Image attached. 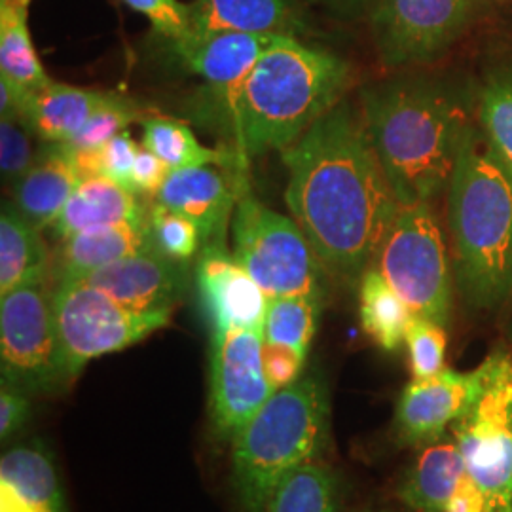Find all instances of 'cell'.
<instances>
[{
  "label": "cell",
  "mask_w": 512,
  "mask_h": 512,
  "mask_svg": "<svg viewBox=\"0 0 512 512\" xmlns=\"http://www.w3.org/2000/svg\"><path fill=\"white\" fill-rule=\"evenodd\" d=\"M467 473L456 440L421 448L399 488V499L416 512H446L459 480Z\"/></svg>",
  "instance_id": "obj_25"
},
{
  "label": "cell",
  "mask_w": 512,
  "mask_h": 512,
  "mask_svg": "<svg viewBox=\"0 0 512 512\" xmlns=\"http://www.w3.org/2000/svg\"><path fill=\"white\" fill-rule=\"evenodd\" d=\"M190 33H245L294 37L306 33L294 0H194L188 4Z\"/></svg>",
  "instance_id": "obj_18"
},
{
  "label": "cell",
  "mask_w": 512,
  "mask_h": 512,
  "mask_svg": "<svg viewBox=\"0 0 512 512\" xmlns=\"http://www.w3.org/2000/svg\"><path fill=\"white\" fill-rule=\"evenodd\" d=\"M448 220L461 294L478 310L512 293V173L484 131L469 128L448 184Z\"/></svg>",
  "instance_id": "obj_4"
},
{
  "label": "cell",
  "mask_w": 512,
  "mask_h": 512,
  "mask_svg": "<svg viewBox=\"0 0 512 512\" xmlns=\"http://www.w3.org/2000/svg\"><path fill=\"white\" fill-rule=\"evenodd\" d=\"M480 122L497 158L512 173V71L488 80L480 97Z\"/></svg>",
  "instance_id": "obj_31"
},
{
  "label": "cell",
  "mask_w": 512,
  "mask_h": 512,
  "mask_svg": "<svg viewBox=\"0 0 512 512\" xmlns=\"http://www.w3.org/2000/svg\"><path fill=\"white\" fill-rule=\"evenodd\" d=\"M323 296L291 294L268 298L264 315V342L298 349L308 355L313 336L319 327Z\"/></svg>",
  "instance_id": "obj_30"
},
{
  "label": "cell",
  "mask_w": 512,
  "mask_h": 512,
  "mask_svg": "<svg viewBox=\"0 0 512 512\" xmlns=\"http://www.w3.org/2000/svg\"><path fill=\"white\" fill-rule=\"evenodd\" d=\"M0 78L27 95L46 88V74L27 27V12L0 4Z\"/></svg>",
  "instance_id": "obj_27"
},
{
  "label": "cell",
  "mask_w": 512,
  "mask_h": 512,
  "mask_svg": "<svg viewBox=\"0 0 512 512\" xmlns=\"http://www.w3.org/2000/svg\"><path fill=\"white\" fill-rule=\"evenodd\" d=\"M260 329L213 332L209 406L217 435L234 439L239 429L274 395L264 361Z\"/></svg>",
  "instance_id": "obj_12"
},
{
  "label": "cell",
  "mask_w": 512,
  "mask_h": 512,
  "mask_svg": "<svg viewBox=\"0 0 512 512\" xmlns=\"http://www.w3.org/2000/svg\"><path fill=\"white\" fill-rule=\"evenodd\" d=\"M446 512H490L482 490L467 473L459 480L458 488L452 495Z\"/></svg>",
  "instance_id": "obj_40"
},
{
  "label": "cell",
  "mask_w": 512,
  "mask_h": 512,
  "mask_svg": "<svg viewBox=\"0 0 512 512\" xmlns=\"http://www.w3.org/2000/svg\"><path fill=\"white\" fill-rule=\"evenodd\" d=\"M310 2L338 10V12H349V10H357L359 6H363L366 0H310Z\"/></svg>",
  "instance_id": "obj_41"
},
{
  "label": "cell",
  "mask_w": 512,
  "mask_h": 512,
  "mask_svg": "<svg viewBox=\"0 0 512 512\" xmlns=\"http://www.w3.org/2000/svg\"><path fill=\"white\" fill-rule=\"evenodd\" d=\"M145 220L148 213L135 192L107 177H86L78 183L50 230L61 241L95 226Z\"/></svg>",
  "instance_id": "obj_22"
},
{
  "label": "cell",
  "mask_w": 512,
  "mask_h": 512,
  "mask_svg": "<svg viewBox=\"0 0 512 512\" xmlns=\"http://www.w3.org/2000/svg\"><path fill=\"white\" fill-rule=\"evenodd\" d=\"M156 251L145 222L95 226L61 239L54 251L52 281L88 274L116 260Z\"/></svg>",
  "instance_id": "obj_20"
},
{
  "label": "cell",
  "mask_w": 512,
  "mask_h": 512,
  "mask_svg": "<svg viewBox=\"0 0 512 512\" xmlns=\"http://www.w3.org/2000/svg\"><path fill=\"white\" fill-rule=\"evenodd\" d=\"M169 175L167 165L148 148H139L133 167V192L139 194H158Z\"/></svg>",
  "instance_id": "obj_39"
},
{
  "label": "cell",
  "mask_w": 512,
  "mask_h": 512,
  "mask_svg": "<svg viewBox=\"0 0 512 512\" xmlns=\"http://www.w3.org/2000/svg\"><path fill=\"white\" fill-rule=\"evenodd\" d=\"M2 382L27 395H55L69 387L57 334L52 281L0 294Z\"/></svg>",
  "instance_id": "obj_10"
},
{
  "label": "cell",
  "mask_w": 512,
  "mask_h": 512,
  "mask_svg": "<svg viewBox=\"0 0 512 512\" xmlns=\"http://www.w3.org/2000/svg\"><path fill=\"white\" fill-rule=\"evenodd\" d=\"M148 230L156 251L184 264L198 255L203 245L200 230L192 220L160 203L148 211Z\"/></svg>",
  "instance_id": "obj_33"
},
{
  "label": "cell",
  "mask_w": 512,
  "mask_h": 512,
  "mask_svg": "<svg viewBox=\"0 0 512 512\" xmlns=\"http://www.w3.org/2000/svg\"><path fill=\"white\" fill-rule=\"evenodd\" d=\"M196 285L213 332L264 327L268 296L226 245L202 247Z\"/></svg>",
  "instance_id": "obj_13"
},
{
  "label": "cell",
  "mask_w": 512,
  "mask_h": 512,
  "mask_svg": "<svg viewBox=\"0 0 512 512\" xmlns=\"http://www.w3.org/2000/svg\"><path fill=\"white\" fill-rule=\"evenodd\" d=\"M82 181L67 150L46 143L29 171L12 186V202L40 232L50 228Z\"/></svg>",
  "instance_id": "obj_21"
},
{
  "label": "cell",
  "mask_w": 512,
  "mask_h": 512,
  "mask_svg": "<svg viewBox=\"0 0 512 512\" xmlns=\"http://www.w3.org/2000/svg\"><path fill=\"white\" fill-rule=\"evenodd\" d=\"M484 0H380L372 29L385 65L433 59L475 21Z\"/></svg>",
  "instance_id": "obj_11"
},
{
  "label": "cell",
  "mask_w": 512,
  "mask_h": 512,
  "mask_svg": "<svg viewBox=\"0 0 512 512\" xmlns=\"http://www.w3.org/2000/svg\"><path fill=\"white\" fill-rule=\"evenodd\" d=\"M414 380L433 378L444 370L446 330L439 323L414 315L404 338Z\"/></svg>",
  "instance_id": "obj_34"
},
{
  "label": "cell",
  "mask_w": 512,
  "mask_h": 512,
  "mask_svg": "<svg viewBox=\"0 0 512 512\" xmlns=\"http://www.w3.org/2000/svg\"><path fill=\"white\" fill-rule=\"evenodd\" d=\"M349 65L338 55L275 37L258 57L228 107L226 120L241 160L270 150H285L334 109L346 92Z\"/></svg>",
  "instance_id": "obj_2"
},
{
  "label": "cell",
  "mask_w": 512,
  "mask_h": 512,
  "mask_svg": "<svg viewBox=\"0 0 512 512\" xmlns=\"http://www.w3.org/2000/svg\"><path fill=\"white\" fill-rule=\"evenodd\" d=\"M475 372V393L452 433L490 512H512V355L495 349Z\"/></svg>",
  "instance_id": "obj_6"
},
{
  "label": "cell",
  "mask_w": 512,
  "mask_h": 512,
  "mask_svg": "<svg viewBox=\"0 0 512 512\" xmlns=\"http://www.w3.org/2000/svg\"><path fill=\"white\" fill-rule=\"evenodd\" d=\"M306 357L308 355L300 353L298 349L264 342L262 361H264V370H266V376L274 387V391L294 384L302 376Z\"/></svg>",
  "instance_id": "obj_37"
},
{
  "label": "cell",
  "mask_w": 512,
  "mask_h": 512,
  "mask_svg": "<svg viewBox=\"0 0 512 512\" xmlns=\"http://www.w3.org/2000/svg\"><path fill=\"white\" fill-rule=\"evenodd\" d=\"M340 480L319 459L293 469L275 486L266 512H338Z\"/></svg>",
  "instance_id": "obj_29"
},
{
  "label": "cell",
  "mask_w": 512,
  "mask_h": 512,
  "mask_svg": "<svg viewBox=\"0 0 512 512\" xmlns=\"http://www.w3.org/2000/svg\"><path fill=\"white\" fill-rule=\"evenodd\" d=\"M245 184L230 183L215 165L169 171L156 203L192 220L205 245H226L228 222L234 219L239 192Z\"/></svg>",
  "instance_id": "obj_17"
},
{
  "label": "cell",
  "mask_w": 512,
  "mask_h": 512,
  "mask_svg": "<svg viewBox=\"0 0 512 512\" xmlns=\"http://www.w3.org/2000/svg\"><path fill=\"white\" fill-rule=\"evenodd\" d=\"M31 135L35 133L25 120L0 116V171L10 186L18 183L37 158Z\"/></svg>",
  "instance_id": "obj_35"
},
{
  "label": "cell",
  "mask_w": 512,
  "mask_h": 512,
  "mask_svg": "<svg viewBox=\"0 0 512 512\" xmlns=\"http://www.w3.org/2000/svg\"><path fill=\"white\" fill-rule=\"evenodd\" d=\"M54 253L40 230L18 211L14 202L0 215V294L35 281H52Z\"/></svg>",
  "instance_id": "obj_24"
},
{
  "label": "cell",
  "mask_w": 512,
  "mask_h": 512,
  "mask_svg": "<svg viewBox=\"0 0 512 512\" xmlns=\"http://www.w3.org/2000/svg\"><path fill=\"white\" fill-rule=\"evenodd\" d=\"M359 315L366 334L385 351H395L414 317L408 304L376 268L359 279Z\"/></svg>",
  "instance_id": "obj_26"
},
{
  "label": "cell",
  "mask_w": 512,
  "mask_h": 512,
  "mask_svg": "<svg viewBox=\"0 0 512 512\" xmlns=\"http://www.w3.org/2000/svg\"><path fill=\"white\" fill-rule=\"evenodd\" d=\"M274 38L245 33H207L186 35L167 42V46L183 69L200 76L211 86L215 109L222 110L238 95L258 57Z\"/></svg>",
  "instance_id": "obj_16"
},
{
  "label": "cell",
  "mask_w": 512,
  "mask_h": 512,
  "mask_svg": "<svg viewBox=\"0 0 512 512\" xmlns=\"http://www.w3.org/2000/svg\"><path fill=\"white\" fill-rule=\"evenodd\" d=\"M370 143L401 203H429L452 181L467 112L431 82L397 80L363 92Z\"/></svg>",
  "instance_id": "obj_3"
},
{
  "label": "cell",
  "mask_w": 512,
  "mask_h": 512,
  "mask_svg": "<svg viewBox=\"0 0 512 512\" xmlns=\"http://www.w3.org/2000/svg\"><path fill=\"white\" fill-rule=\"evenodd\" d=\"M78 279L139 313L173 311L188 281L186 264L171 260L160 251L128 256L88 274L63 277Z\"/></svg>",
  "instance_id": "obj_15"
},
{
  "label": "cell",
  "mask_w": 512,
  "mask_h": 512,
  "mask_svg": "<svg viewBox=\"0 0 512 512\" xmlns=\"http://www.w3.org/2000/svg\"><path fill=\"white\" fill-rule=\"evenodd\" d=\"M494 2H511V0H494Z\"/></svg>",
  "instance_id": "obj_43"
},
{
  "label": "cell",
  "mask_w": 512,
  "mask_h": 512,
  "mask_svg": "<svg viewBox=\"0 0 512 512\" xmlns=\"http://www.w3.org/2000/svg\"><path fill=\"white\" fill-rule=\"evenodd\" d=\"M0 4H4V6H12V8L21 10V12H27V10H29L31 0H0Z\"/></svg>",
  "instance_id": "obj_42"
},
{
  "label": "cell",
  "mask_w": 512,
  "mask_h": 512,
  "mask_svg": "<svg viewBox=\"0 0 512 512\" xmlns=\"http://www.w3.org/2000/svg\"><path fill=\"white\" fill-rule=\"evenodd\" d=\"M476 372L444 368L437 376L412 380L401 393L395 410L393 435L401 446L425 448L444 437L471 401Z\"/></svg>",
  "instance_id": "obj_14"
},
{
  "label": "cell",
  "mask_w": 512,
  "mask_h": 512,
  "mask_svg": "<svg viewBox=\"0 0 512 512\" xmlns=\"http://www.w3.org/2000/svg\"><path fill=\"white\" fill-rule=\"evenodd\" d=\"M329 435V391L319 374L275 391L234 437L232 484L241 509L266 512L283 476L319 459Z\"/></svg>",
  "instance_id": "obj_5"
},
{
  "label": "cell",
  "mask_w": 512,
  "mask_h": 512,
  "mask_svg": "<svg viewBox=\"0 0 512 512\" xmlns=\"http://www.w3.org/2000/svg\"><path fill=\"white\" fill-rule=\"evenodd\" d=\"M232 220L234 255L268 298L323 296L325 266L296 220L258 202L247 186Z\"/></svg>",
  "instance_id": "obj_7"
},
{
  "label": "cell",
  "mask_w": 512,
  "mask_h": 512,
  "mask_svg": "<svg viewBox=\"0 0 512 512\" xmlns=\"http://www.w3.org/2000/svg\"><path fill=\"white\" fill-rule=\"evenodd\" d=\"M143 145L154 152L169 171L200 165H238L241 162L238 154L228 150L203 147L186 124L162 116L143 120Z\"/></svg>",
  "instance_id": "obj_28"
},
{
  "label": "cell",
  "mask_w": 512,
  "mask_h": 512,
  "mask_svg": "<svg viewBox=\"0 0 512 512\" xmlns=\"http://www.w3.org/2000/svg\"><path fill=\"white\" fill-rule=\"evenodd\" d=\"M31 395L14 385L4 384L0 389V439H12L31 416Z\"/></svg>",
  "instance_id": "obj_38"
},
{
  "label": "cell",
  "mask_w": 512,
  "mask_h": 512,
  "mask_svg": "<svg viewBox=\"0 0 512 512\" xmlns=\"http://www.w3.org/2000/svg\"><path fill=\"white\" fill-rule=\"evenodd\" d=\"M52 294L69 385L93 359L131 348L171 321V311L128 310L78 279L52 281Z\"/></svg>",
  "instance_id": "obj_9"
},
{
  "label": "cell",
  "mask_w": 512,
  "mask_h": 512,
  "mask_svg": "<svg viewBox=\"0 0 512 512\" xmlns=\"http://www.w3.org/2000/svg\"><path fill=\"white\" fill-rule=\"evenodd\" d=\"M414 315L446 327L452 277L446 245L429 203H401L372 266Z\"/></svg>",
  "instance_id": "obj_8"
},
{
  "label": "cell",
  "mask_w": 512,
  "mask_h": 512,
  "mask_svg": "<svg viewBox=\"0 0 512 512\" xmlns=\"http://www.w3.org/2000/svg\"><path fill=\"white\" fill-rule=\"evenodd\" d=\"M0 512H67L54 459L42 440L19 444L2 456Z\"/></svg>",
  "instance_id": "obj_19"
},
{
  "label": "cell",
  "mask_w": 512,
  "mask_h": 512,
  "mask_svg": "<svg viewBox=\"0 0 512 512\" xmlns=\"http://www.w3.org/2000/svg\"><path fill=\"white\" fill-rule=\"evenodd\" d=\"M118 93L50 82L31 95L25 122L44 143H65Z\"/></svg>",
  "instance_id": "obj_23"
},
{
  "label": "cell",
  "mask_w": 512,
  "mask_h": 512,
  "mask_svg": "<svg viewBox=\"0 0 512 512\" xmlns=\"http://www.w3.org/2000/svg\"><path fill=\"white\" fill-rule=\"evenodd\" d=\"M285 202L325 270L355 281L372 266L401 202L366 133L363 112L340 101L293 147Z\"/></svg>",
  "instance_id": "obj_1"
},
{
  "label": "cell",
  "mask_w": 512,
  "mask_h": 512,
  "mask_svg": "<svg viewBox=\"0 0 512 512\" xmlns=\"http://www.w3.org/2000/svg\"><path fill=\"white\" fill-rule=\"evenodd\" d=\"M131 10L143 14L152 23L156 35L167 42L179 40L190 33L188 4L181 0H122Z\"/></svg>",
  "instance_id": "obj_36"
},
{
  "label": "cell",
  "mask_w": 512,
  "mask_h": 512,
  "mask_svg": "<svg viewBox=\"0 0 512 512\" xmlns=\"http://www.w3.org/2000/svg\"><path fill=\"white\" fill-rule=\"evenodd\" d=\"M143 116L141 109L122 95H116L109 105L101 107L92 118L84 124V128L74 133L65 143H55L67 152H82V150H97L105 147L116 135L129 128V124L137 122Z\"/></svg>",
  "instance_id": "obj_32"
}]
</instances>
